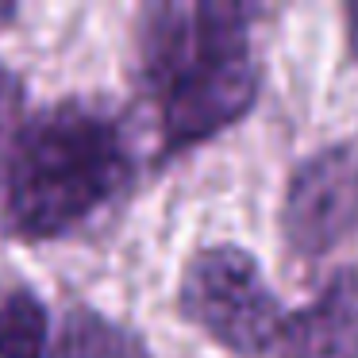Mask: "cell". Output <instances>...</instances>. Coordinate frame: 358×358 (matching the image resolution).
I'll return each mask as SVG.
<instances>
[{
	"instance_id": "3957f363",
	"label": "cell",
	"mask_w": 358,
	"mask_h": 358,
	"mask_svg": "<svg viewBox=\"0 0 358 358\" xmlns=\"http://www.w3.org/2000/svg\"><path fill=\"white\" fill-rule=\"evenodd\" d=\"M181 316L201 327L212 343L243 358L278 347L285 312L266 285L258 262L243 247L220 243L189 258L178 289Z\"/></svg>"
},
{
	"instance_id": "6da1fadb",
	"label": "cell",
	"mask_w": 358,
	"mask_h": 358,
	"mask_svg": "<svg viewBox=\"0 0 358 358\" xmlns=\"http://www.w3.org/2000/svg\"><path fill=\"white\" fill-rule=\"evenodd\" d=\"M131 181L124 124L101 104L58 101L0 147V235L58 239L116 201Z\"/></svg>"
},
{
	"instance_id": "52a82bcc",
	"label": "cell",
	"mask_w": 358,
	"mask_h": 358,
	"mask_svg": "<svg viewBox=\"0 0 358 358\" xmlns=\"http://www.w3.org/2000/svg\"><path fill=\"white\" fill-rule=\"evenodd\" d=\"M50 316L31 289H16L0 301V358H47Z\"/></svg>"
},
{
	"instance_id": "9c48e42d",
	"label": "cell",
	"mask_w": 358,
	"mask_h": 358,
	"mask_svg": "<svg viewBox=\"0 0 358 358\" xmlns=\"http://www.w3.org/2000/svg\"><path fill=\"white\" fill-rule=\"evenodd\" d=\"M347 31H350V55L358 58V4L347 8Z\"/></svg>"
},
{
	"instance_id": "30bf717a",
	"label": "cell",
	"mask_w": 358,
	"mask_h": 358,
	"mask_svg": "<svg viewBox=\"0 0 358 358\" xmlns=\"http://www.w3.org/2000/svg\"><path fill=\"white\" fill-rule=\"evenodd\" d=\"M12 16H16L12 8H0V24H4V20H12Z\"/></svg>"
},
{
	"instance_id": "8992f818",
	"label": "cell",
	"mask_w": 358,
	"mask_h": 358,
	"mask_svg": "<svg viewBox=\"0 0 358 358\" xmlns=\"http://www.w3.org/2000/svg\"><path fill=\"white\" fill-rule=\"evenodd\" d=\"M55 358H150L143 335L93 308H73L62 320Z\"/></svg>"
},
{
	"instance_id": "ba28073f",
	"label": "cell",
	"mask_w": 358,
	"mask_h": 358,
	"mask_svg": "<svg viewBox=\"0 0 358 358\" xmlns=\"http://www.w3.org/2000/svg\"><path fill=\"white\" fill-rule=\"evenodd\" d=\"M20 81H16V73L8 70V66H0V131L12 124V116H16V108H20Z\"/></svg>"
},
{
	"instance_id": "277c9868",
	"label": "cell",
	"mask_w": 358,
	"mask_h": 358,
	"mask_svg": "<svg viewBox=\"0 0 358 358\" xmlns=\"http://www.w3.org/2000/svg\"><path fill=\"white\" fill-rule=\"evenodd\" d=\"M281 235L301 258H320L358 235L355 147H327L296 166L281 201Z\"/></svg>"
},
{
	"instance_id": "5b68a950",
	"label": "cell",
	"mask_w": 358,
	"mask_h": 358,
	"mask_svg": "<svg viewBox=\"0 0 358 358\" xmlns=\"http://www.w3.org/2000/svg\"><path fill=\"white\" fill-rule=\"evenodd\" d=\"M281 358H358V270H339L320 296L285 320Z\"/></svg>"
},
{
	"instance_id": "7a4b0ae2",
	"label": "cell",
	"mask_w": 358,
	"mask_h": 358,
	"mask_svg": "<svg viewBox=\"0 0 358 358\" xmlns=\"http://www.w3.org/2000/svg\"><path fill=\"white\" fill-rule=\"evenodd\" d=\"M139 78L158 108L162 155L201 147L250 112L258 62L250 8L243 4H155L139 24Z\"/></svg>"
}]
</instances>
